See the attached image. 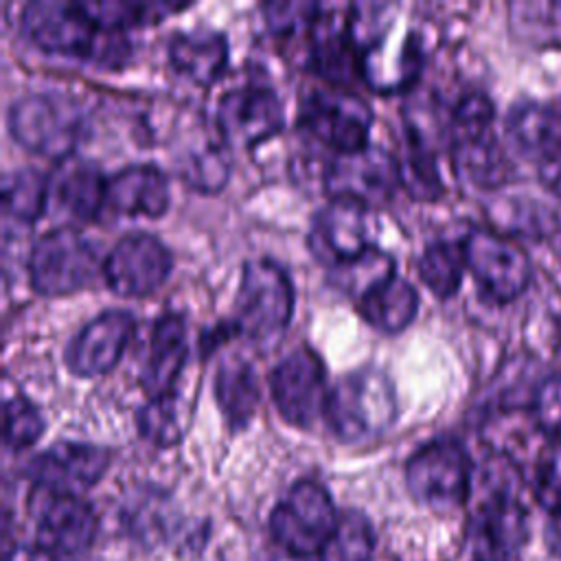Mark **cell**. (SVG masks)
Returning <instances> with one entry per match:
<instances>
[{
	"mask_svg": "<svg viewBox=\"0 0 561 561\" xmlns=\"http://www.w3.org/2000/svg\"><path fill=\"white\" fill-rule=\"evenodd\" d=\"M394 4H353L348 31L357 50V66L373 90L394 92L416 81L423 64L419 35L410 31Z\"/></svg>",
	"mask_w": 561,
	"mask_h": 561,
	"instance_id": "obj_1",
	"label": "cell"
},
{
	"mask_svg": "<svg viewBox=\"0 0 561 561\" xmlns=\"http://www.w3.org/2000/svg\"><path fill=\"white\" fill-rule=\"evenodd\" d=\"M22 28L28 39L46 53L99 59L107 64L112 57L123 59L125 44L118 31L103 28L83 2L33 0L22 9Z\"/></svg>",
	"mask_w": 561,
	"mask_h": 561,
	"instance_id": "obj_2",
	"label": "cell"
},
{
	"mask_svg": "<svg viewBox=\"0 0 561 561\" xmlns=\"http://www.w3.org/2000/svg\"><path fill=\"white\" fill-rule=\"evenodd\" d=\"M324 416L340 440L355 443L379 436L397 416L390 377L375 366H362L340 377L329 390Z\"/></svg>",
	"mask_w": 561,
	"mask_h": 561,
	"instance_id": "obj_3",
	"label": "cell"
},
{
	"mask_svg": "<svg viewBox=\"0 0 561 561\" xmlns=\"http://www.w3.org/2000/svg\"><path fill=\"white\" fill-rule=\"evenodd\" d=\"M294 311L289 274L272 259L248 261L234 298V327L254 342L278 337Z\"/></svg>",
	"mask_w": 561,
	"mask_h": 561,
	"instance_id": "obj_4",
	"label": "cell"
},
{
	"mask_svg": "<svg viewBox=\"0 0 561 561\" xmlns=\"http://www.w3.org/2000/svg\"><path fill=\"white\" fill-rule=\"evenodd\" d=\"M473 467L460 440L440 436L419 447L405 462V484L416 502L449 513L462 506L471 491Z\"/></svg>",
	"mask_w": 561,
	"mask_h": 561,
	"instance_id": "obj_5",
	"label": "cell"
},
{
	"mask_svg": "<svg viewBox=\"0 0 561 561\" xmlns=\"http://www.w3.org/2000/svg\"><path fill=\"white\" fill-rule=\"evenodd\" d=\"M337 511L316 480L296 482L270 513V533L283 552L318 557L335 528Z\"/></svg>",
	"mask_w": 561,
	"mask_h": 561,
	"instance_id": "obj_6",
	"label": "cell"
},
{
	"mask_svg": "<svg viewBox=\"0 0 561 561\" xmlns=\"http://www.w3.org/2000/svg\"><path fill=\"white\" fill-rule=\"evenodd\" d=\"M99 267L94 243L77 228L44 232L28 254V278L42 296H66L88 285Z\"/></svg>",
	"mask_w": 561,
	"mask_h": 561,
	"instance_id": "obj_7",
	"label": "cell"
},
{
	"mask_svg": "<svg viewBox=\"0 0 561 561\" xmlns=\"http://www.w3.org/2000/svg\"><path fill=\"white\" fill-rule=\"evenodd\" d=\"M460 245L467 270L489 300L506 305L528 289L533 263L513 239L489 228H471Z\"/></svg>",
	"mask_w": 561,
	"mask_h": 561,
	"instance_id": "obj_8",
	"label": "cell"
},
{
	"mask_svg": "<svg viewBox=\"0 0 561 561\" xmlns=\"http://www.w3.org/2000/svg\"><path fill=\"white\" fill-rule=\"evenodd\" d=\"M7 121L15 142L57 160L70 156L81 131L79 107L70 99L50 92H31L15 99Z\"/></svg>",
	"mask_w": 561,
	"mask_h": 561,
	"instance_id": "obj_9",
	"label": "cell"
},
{
	"mask_svg": "<svg viewBox=\"0 0 561 561\" xmlns=\"http://www.w3.org/2000/svg\"><path fill=\"white\" fill-rule=\"evenodd\" d=\"M309 250L329 267H340L375 250L370 206L353 197H331L313 217Z\"/></svg>",
	"mask_w": 561,
	"mask_h": 561,
	"instance_id": "obj_10",
	"label": "cell"
},
{
	"mask_svg": "<svg viewBox=\"0 0 561 561\" xmlns=\"http://www.w3.org/2000/svg\"><path fill=\"white\" fill-rule=\"evenodd\" d=\"M300 125L337 153H351L368 145L373 112L348 88H322L302 101Z\"/></svg>",
	"mask_w": 561,
	"mask_h": 561,
	"instance_id": "obj_11",
	"label": "cell"
},
{
	"mask_svg": "<svg viewBox=\"0 0 561 561\" xmlns=\"http://www.w3.org/2000/svg\"><path fill=\"white\" fill-rule=\"evenodd\" d=\"M469 535L476 561H517L528 539V513L517 493L491 484L471 515Z\"/></svg>",
	"mask_w": 561,
	"mask_h": 561,
	"instance_id": "obj_12",
	"label": "cell"
},
{
	"mask_svg": "<svg viewBox=\"0 0 561 561\" xmlns=\"http://www.w3.org/2000/svg\"><path fill=\"white\" fill-rule=\"evenodd\" d=\"M35 546L53 561H75L96 537V513L79 495L37 491Z\"/></svg>",
	"mask_w": 561,
	"mask_h": 561,
	"instance_id": "obj_13",
	"label": "cell"
},
{
	"mask_svg": "<svg viewBox=\"0 0 561 561\" xmlns=\"http://www.w3.org/2000/svg\"><path fill=\"white\" fill-rule=\"evenodd\" d=\"M270 392L280 416L298 427H309L327 405V377L320 355L309 346L287 353L270 375Z\"/></svg>",
	"mask_w": 561,
	"mask_h": 561,
	"instance_id": "obj_14",
	"label": "cell"
},
{
	"mask_svg": "<svg viewBox=\"0 0 561 561\" xmlns=\"http://www.w3.org/2000/svg\"><path fill=\"white\" fill-rule=\"evenodd\" d=\"M171 270L167 245L147 232H129L118 239L103 259L107 287L125 298L153 294Z\"/></svg>",
	"mask_w": 561,
	"mask_h": 561,
	"instance_id": "obj_15",
	"label": "cell"
},
{
	"mask_svg": "<svg viewBox=\"0 0 561 561\" xmlns=\"http://www.w3.org/2000/svg\"><path fill=\"white\" fill-rule=\"evenodd\" d=\"M217 129L226 145L252 147L280 131L285 114L280 96L267 85H239L217 103Z\"/></svg>",
	"mask_w": 561,
	"mask_h": 561,
	"instance_id": "obj_16",
	"label": "cell"
},
{
	"mask_svg": "<svg viewBox=\"0 0 561 561\" xmlns=\"http://www.w3.org/2000/svg\"><path fill=\"white\" fill-rule=\"evenodd\" d=\"M110 465V454L90 443L61 440L39 451L26 467L37 491L79 495L92 489Z\"/></svg>",
	"mask_w": 561,
	"mask_h": 561,
	"instance_id": "obj_17",
	"label": "cell"
},
{
	"mask_svg": "<svg viewBox=\"0 0 561 561\" xmlns=\"http://www.w3.org/2000/svg\"><path fill=\"white\" fill-rule=\"evenodd\" d=\"M399 184V162L381 147L366 145L351 153H337L324 186L331 197H353L364 204L383 202Z\"/></svg>",
	"mask_w": 561,
	"mask_h": 561,
	"instance_id": "obj_18",
	"label": "cell"
},
{
	"mask_svg": "<svg viewBox=\"0 0 561 561\" xmlns=\"http://www.w3.org/2000/svg\"><path fill=\"white\" fill-rule=\"evenodd\" d=\"M134 333V316L123 309H107L92 318L70 340L66 366L79 377H94L112 370Z\"/></svg>",
	"mask_w": 561,
	"mask_h": 561,
	"instance_id": "obj_19",
	"label": "cell"
},
{
	"mask_svg": "<svg viewBox=\"0 0 561 561\" xmlns=\"http://www.w3.org/2000/svg\"><path fill=\"white\" fill-rule=\"evenodd\" d=\"M451 156L458 175L482 191H495L515 175V164L493 127L451 129Z\"/></svg>",
	"mask_w": 561,
	"mask_h": 561,
	"instance_id": "obj_20",
	"label": "cell"
},
{
	"mask_svg": "<svg viewBox=\"0 0 561 561\" xmlns=\"http://www.w3.org/2000/svg\"><path fill=\"white\" fill-rule=\"evenodd\" d=\"M504 134L522 158L541 164L561 151V105L539 99H522L508 107L504 116Z\"/></svg>",
	"mask_w": 561,
	"mask_h": 561,
	"instance_id": "obj_21",
	"label": "cell"
},
{
	"mask_svg": "<svg viewBox=\"0 0 561 561\" xmlns=\"http://www.w3.org/2000/svg\"><path fill=\"white\" fill-rule=\"evenodd\" d=\"M48 191L57 206L77 219H94L105 206L107 180L94 162L77 156H66L57 160L50 173Z\"/></svg>",
	"mask_w": 561,
	"mask_h": 561,
	"instance_id": "obj_22",
	"label": "cell"
},
{
	"mask_svg": "<svg viewBox=\"0 0 561 561\" xmlns=\"http://www.w3.org/2000/svg\"><path fill=\"white\" fill-rule=\"evenodd\" d=\"M188 353L186 322L180 313H164L151 331L145 368L140 375L147 394L160 397L173 392Z\"/></svg>",
	"mask_w": 561,
	"mask_h": 561,
	"instance_id": "obj_23",
	"label": "cell"
},
{
	"mask_svg": "<svg viewBox=\"0 0 561 561\" xmlns=\"http://www.w3.org/2000/svg\"><path fill=\"white\" fill-rule=\"evenodd\" d=\"M105 206L121 215L158 217L169 206V182L153 164H129L107 180Z\"/></svg>",
	"mask_w": 561,
	"mask_h": 561,
	"instance_id": "obj_24",
	"label": "cell"
},
{
	"mask_svg": "<svg viewBox=\"0 0 561 561\" xmlns=\"http://www.w3.org/2000/svg\"><path fill=\"white\" fill-rule=\"evenodd\" d=\"M171 66L195 83L208 85L217 81L228 61V42L224 33L210 28L178 31L171 35L169 46Z\"/></svg>",
	"mask_w": 561,
	"mask_h": 561,
	"instance_id": "obj_25",
	"label": "cell"
},
{
	"mask_svg": "<svg viewBox=\"0 0 561 561\" xmlns=\"http://www.w3.org/2000/svg\"><path fill=\"white\" fill-rule=\"evenodd\" d=\"M357 309L373 329L399 333L416 316L419 294L410 280L392 272L357 298Z\"/></svg>",
	"mask_w": 561,
	"mask_h": 561,
	"instance_id": "obj_26",
	"label": "cell"
},
{
	"mask_svg": "<svg viewBox=\"0 0 561 561\" xmlns=\"http://www.w3.org/2000/svg\"><path fill=\"white\" fill-rule=\"evenodd\" d=\"M311 66L327 81L344 88L351 83L357 66V50L351 39L348 20L346 24H337L331 15H320L311 35Z\"/></svg>",
	"mask_w": 561,
	"mask_h": 561,
	"instance_id": "obj_27",
	"label": "cell"
},
{
	"mask_svg": "<svg viewBox=\"0 0 561 561\" xmlns=\"http://www.w3.org/2000/svg\"><path fill=\"white\" fill-rule=\"evenodd\" d=\"M259 379L250 362L241 357L224 359L215 375V399L232 430L245 427L259 405Z\"/></svg>",
	"mask_w": 561,
	"mask_h": 561,
	"instance_id": "obj_28",
	"label": "cell"
},
{
	"mask_svg": "<svg viewBox=\"0 0 561 561\" xmlns=\"http://www.w3.org/2000/svg\"><path fill=\"white\" fill-rule=\"evenodd\" d=\"M375 550V530L368 517L346 508L337 515L335 528L322 546L318 561H370Z\"/></svg>",
	"mask_w": 561,
	"mask_h": 561,
	"instance_id": "obj_29",
	"label": "cell"
},
{
	"mask_svg": "<svg viewBox=\"0 0 561 561\" xmlns=\"http://www.w3.org/2000/svg\"><path fill=\"white\" fill-rule=\"evenodd\" d=\"M408 151L403 162H399V184L414 197V199H436L443 193L440 173L436 167L434 151L430 147V140L416 131H410Z\"/></svg>",
	"mask_w": 561,
	"mask_h": 561,
	"instance_id": "obj_30",
	"label": "cell"
},
{
	"mask_svg": "<svg viewBox=\"0 0 561 561\" xmlns=\"http://www.w3.org/2000/svg\"><path fill=\"white\" fill-rule=\"evenodd\" d=\"M48 195V180L35 169H18L2 178L4 215L20 224H33L42 215Z\"/></svg>",
	"mask_w": 561,
	"mask_h": 561,
	"instance_id": "obj_31",
	"label": "cell"
},
{
	"mask_svg": "<svg viewBox=\"0 0 561 561\" xmlns=\"http://www.w3.org/2000/svg\"><path fill=\"white\" fill-rule=\"evenodd\" d=\"M465 267L467 265H465L462 245H456L449 241L430 243L423 250L419 265H416L419 276L425 283V287L443 300L451 298L460 289Z\"/></svg>",
	"mask_w": 561,
	"mask_h": 561,
	"instance_id": "obj_32",
	"label": "cell"
},
{
	"mask_svg": "<svg viewBox=\"0 0 561 561\" xmlns=\"http://www.w3.org/2000/svg\"><path fill=\"white\" fill-rule=\"evenodd\" d=\"M497 224L506 226L508 232L528 239H546L561 226L559 215L548 204L533 197H508L495 204Z\"/></svg>",
	"mask_w": 561,
	"mask_h": 561,
	"instance_id": "obj_33",
	"label": "cell"
},
{
	"mask_svg": "<svg viewBox=\"0 0 561 561\" xmlns=\"http://www.w3.org/2000/svg\"><path fill=\"white\" fill-rule=\"evenodd\" d=\"M138 430L142 438L158 447L175 445L186 430V412L175 392L153 397L138 412Z\"/></svg>",
	"mask_w": 561,
	"mask_h": 561,
	"instance_id": "obj_34",
	"label": "cell"
},
{
	"mask_svg": "<svg viewBox=\"0 0 561 561\" xmlns=\"http://www.w3.org/2000/svg\"><path fill=\"white\" fill-rule=\"evenodd\" d=\"M88 13L107 31L142 26L164 20L169 13L184 9L178 2H83Z\"/></svg>",
	"mask_w": 561,
	"mask_h": 561,
	"instance_id": "obj_35",
	"label": "cell"
},
{
	"mask_svg": "<svg viewBox=\"0 0 561 561\" xmlns=\"http://www.w3.org/2000/svg\"><path fill=\"white\" fill-rule=\"evenodd\" d=\"M526 412L535 427L548 438L561 434V373H552L535 381Z\"/></svg>",
	"mask_w": 561,
	"mask_h": 561,
	"instance_id": "obj_36",
	"label": "cell"
},
{
	"mask_svg": "<svg viewBox=\"0 0 561 561\" xmlns=\"http://www.w3.org/2000/svg\"><path fill=\"white\" fill-rule=\"evenodd\" d=\"M44 432V421L37 408L26 397H11L4 403V443L11 449L31 447Z\"/></svg>",
	"mask_w": 561,
	"mask_h": 561,
	"instance_id": "obj_37",
	"label": "cell"
},
{
	"mask_svg": "<svg viewBox=\"0 0 561 561\" xmlns=\"http://www.w3.org/2000/svg\"><path fill=\"white\" fill-rule=\"evenodd\" d=\"M322 7L316 2H267L263 4L265 22L278 37H291L300 31L313 28L320 20Z\"/></svg>",
	"mask_w": 561,
	"mask_h": 561,
	"instance_id": "obj_38",
	"label": "cell"
},
{
	"mask_svg": "<svg viewBox=\"0 0 561 561\" xmlns=\"http://www.w3.org/2000/svg\"><path fill=\"white\" fill-rule=\"evenodd\" d=\"M182 178L204 191L221 188L228 178V162L219 147H208L206 151H195L184 160Z\"/></svg>",
	"mask_w": 561,
	"mask_h": 561,
	"instance_id": "obj_39",
	"label": "cell"
},
{
	"mask_svg": "<svg viewBox=\"0 0 561 561\" xmlns=\"http://www.w3.org/2000/svg\"><path fill=\"white\" fill-rule=\"evenodd\" d=\"M539 180L557 197H561V151L539 164Z\"/></svg>",
	"mask_w": 561,
	"mask_h": 561,
	"instance_id": "obj_40",
	"label": "cell"
},
{
	"mask_svg": "<svg viewBox=\"0 0 561 561\" xmlns=\"http://www.w3.org/2000/svg\"><path fill=\"white\" fill-rule=\"evenodd\" d=\"M548 543L557 554H561V515L548 517Z\"/></svg>",
	"mask_w": 561,
	"mask_h": 561,
	"instance_id": "obj_41",
	"label": "cell"
},
{
	"mask_svg": "<svg viewBox=\"0 0 561 561\" xmlns=\"http://www.w3.org/2000/svg\"><path fill=\"white\" fill-rule=\"evenodd\" d=\"M274 561H318V557H298V554H289V552L280 550V554Z\"/></svg>",
	"mask_w": 561,
	"mask_h": 561,
	"instance_id": "obj_42",
	"label": "cell"
},
{
	"mask_svg": "<svg viewBox=\"0 0 561 561\" xmlns=\"http://www.w3.org/2000/svg\"><path fill=\"white\" fill-rule=\"evenodd\" d=\"M559 337H561V322H559Z\"/></svg>",
	"mask_w": 561,
	"mask_h": 561,
	"instance_id": "obj_43",
	"label": "cell"
},
{
	"mask_svg": "<svg viewBox=\"0 0 561 561\" xmlns=\"http://www.w3.org/2000/svg\"><path fill=\"white\" fill-rule=\"evenodd\" d=\"M473 561H476V559H473Z\"/></svg>",
	"mask_w": 561,
	"mask_h": 561,
	"instance_id": "obj_44",
	"label": "cell"
}]
</instances>
